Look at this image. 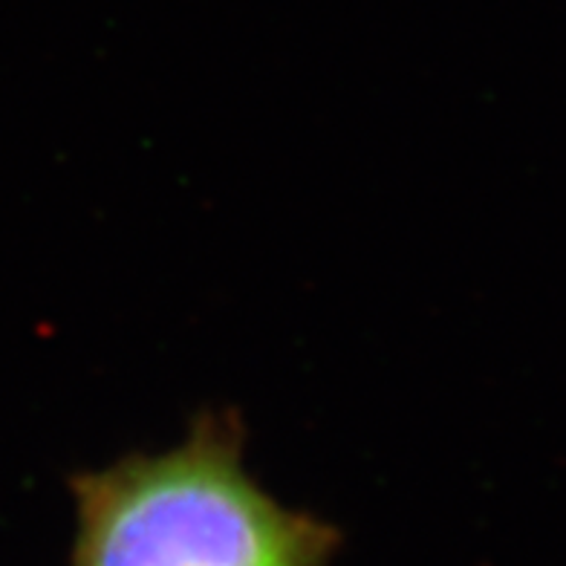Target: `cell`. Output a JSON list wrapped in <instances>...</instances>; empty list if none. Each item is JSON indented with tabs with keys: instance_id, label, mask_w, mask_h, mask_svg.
<instances>
[{
	"instance_id": "obj_1",
	"label": "cell",
	"mask_w": 566,
	"mask_h": 566,
	"mask_svg": "<svg viewBox=\"0 0 566 566\" xmlns=\"http://www.w3.org/2000/svg\"><path fill=\"white\" fill-rule=\"evenodd\" d=\"M73 497L70 566H329L338 544L254 483L226 417H202L163 454L78 474Z\"/></svg>"
}]
</instances>
